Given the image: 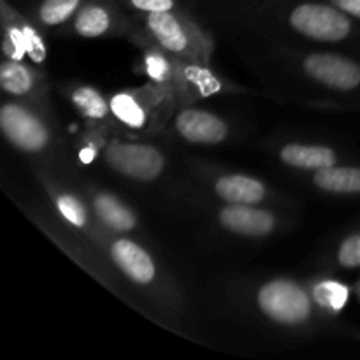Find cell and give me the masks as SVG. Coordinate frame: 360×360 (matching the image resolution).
Returning <instances> with one entry per match:
<instances>
[{"mask_svg": "<svg viewBox=\"0 0 360 360\" xmlns=\"http://www.w3.org/2000/svg\"><path fill=\"white\" fill-rule=\"evenodd\" d=\"M111 109L123 123L139 129L144 125V111L134 97L127 94H118L111 102Z\"/></svg>", "mask_w": 360, "mask_h": 360, "instance_id": "ac0fdd59", "label": "cell"}, {"mask_svg": "<svg viewBox=\"0 0 360 360\" xmlns=\"http://www.w3.org/2000/svg\"><path fill=\"white\" fill-rule=\"evenodd\" d=\"M0 84L11 95H25L34 86V74L27 65L7 60L0 67Z\"/></svg>", "mask_w": 360, "mask_h": 360, "instance_id": "9a60e30c", "label": "cell"}, {"mask_svg": "<svg viewBox=\"0 0 360 360\" xmlns=\"http://www.w3.org/2000/svg\"><path fill=\"white\" fill-rule=\"evenodd\" d=\"M94 206L97 217L101 218L108 227L120 232L132 231V229L136 227V217H134L132 211H130L125 204L120 202L116 197H112L111 193H97L94 199Z\"/></svg>", "mask_w": 360, "mask_h": 360, "instance_id": "4fadbf2b", "label": "cell"}, {"mask_svg": "<svg viewBox=\"0 0 360 360\" xmlns=\"http://www.w3.org/2000/svg\"><path fill=\"white\" fill-rule=\"evenodd\" d=\"M280 158L283 164L299 169H320L333 167L338 164V157L330 148L319 144H287L281 148Z\"/></svg>", "mask_w": 360, "mask_h": 360, "instance_id": "8fae6325", "label": "cell"}, {"mask_svg": "<svg viewBox=\"0 0 360 360\" xmlns=\"http://www.w3.org/2000/svg\"><path fill=\"white\" fill-rule=\"evenodd\" d=\"M338 262L347 269L360 267V234L348 236L340 246L338 252Z\"/></svg>", "mask_w": 360, "mask_h": 360, "instance_id": "44dd1931", "label": "cell"}, {"mask_svg": "<svg viewBox=\"0 0 360 360\" xmlns=\"http://www.w3.org/2000/svg\"><path fill=\"white\" fill-rule=\"evenodd\" d=\"M214 192L229 204H259L264 200L267 190L259 179L243 174H229L221 176L214 183Z\"/></svg>", "mask_w": 360, "mask_h": 360, "instance_id": "9c48e42d", "label": "cell"}, {"mask_svg": "<svg viewBox=\"0 0 360 360\" xmlns=\"http://www.w3.org/2000/svg\"><path fill=\"white\" fill-rule=\"evenodd\" d=\"M56 207L62 213V217L69 221L74 227L81 229L86 225V211H84L83 204L70 193H62L56 199Z\"/></svg>", "mask_w": 360, "mask_h": 360, "instance_id": "d6986e66", "label": "cell"}, {"mask_svg": "<svg viewBox=\"0 0 360 360\" xmlns=\"http://www.w3.org/2000/svg\"><path fill=\"white\" fill-rule=\"evenodd\" d=\"M0 129L11 144L27 153L44 150L49 141L44 123L27 108L13 102L0 109Z\"/></svg>", "mask_w": 360, "mask_h": 360, "instance_id": "277c9868", "label": "cell"}, {"mask_svg": "<svg viewBox=\"0 0 360 360\" xmlns=\"http://www.w3.org/2000/svg\"><path fill=\"white\" fill-rule=\"evenodd\" d=\"M104 158L109 167L136 181H153L165 165L160 151L150 144H109Z\"/></svg>", "mask_w": 360, "mask_h": 360, "instance_id": "3957f363", "label": "cell"}, {"mask_svg": "<svg viewBox=\"0 0 360 360\" xmlns=\"http://www.w3.org/2000/svg\"><path fill=\"white\" fill-rule=\"evenodd\" d=\"M176 129L183 139L195 144H218L229 132L224 120L202 109H183L176 116Z\"/></svg>", "mask_w": 360, "mask_h": 360, "instance_id": "8992f818", "label": "cell"}, {"mask_svg": "<svg viewBox=\"0 0 360 360\" xmlns=\"http://www.w3.org/2000/svg\"><path fill=\"white\" fill-rule=\"evenodd\" d=\"M146 25L158 44L167 51L183 53L188 48V35L185 32V25L178 16L172 14V11L148 14Z\"/></svg>", "mask_w": 360, "mask_h": 360, "instance_id": "30bf717a", "label": "cell"}, {"mask_svg": "<svg viewBox=\"0 0 360 360\" xmlns=\"http://www.w3.org/2000/svg\"><path fill=\"white\" fill-rule=\"evenodd\" d=\"M146 67L148 72H150L155 79H160V77H164L165 72H167V63H165V60L162 58L160 55H157V53H155V55H148Z\"/></svg>", "mask_w": 360, "mask_h": 360, "instance_id": "603a6c76", "label": "cell"}, {"mask_svg": "<svg viewBox=\"0 0 360 360\" xmlns=\"http://www.w3.org/2000/svg\"><path fill=\"white\" fill-rule=\"evenodd\" d=\"M220 224L239 236L260 238L274 229V217L253 204H232L220 211Z\"/></svg>", "mask_w": 360, "mask_h": 360, "instance_id": "52a82bcc", "label": "cell"}, {"mask_svg": "<svg viewBox=\"0 0 360 360\" xmlns=\"http://www.w3.org/2000/svg\"><path fill=\"white\" fill-rule=\"evenodd\" d=\"M333 6L340 7L343 13H347L348 16H354L360 20V0H327Z\"/></svg>", "mask_w": 360, "mask_h": 360, "instance_id": "cb8c5ba5", "label": "cell"}, {"mask_svg": "<svg viewBox=\"0 0 360 360\" xmlns=\"http://www.w3.org/2000/svg\"><path fill=\"white\" fill-rule=\"evenodd\" d=\"M315 185L333 193H360V167H326L316 171Z\"/></svg>", "mask_w": 360, "mask_h": 360, "instance_id": "7c38bea8", "label": "cell"}, {"mask_svg": "<svg viewBox=\"0 0 360 360\" xmlns=\"http://www.w3.org/2000/svg\"><path fill=\"white\" fill-rule=\"evenodd\" d=\"M288 23L304 37L320 42H338L350 35L352 21L333 4L302 2L290 11Z\"/></svg>", "mask_w": 360, "mask_h": 360, "instance_id": "6da1fadb", "label": "cell"}, {"mask_svg": "<svg viewBox=\"0 0 360 360\" xmlns=\"http://www.w3.org/2000/svg\"><path fill=\"white\" fill-rule=\"evenodd\" d=\"M81 2L83 0H44L39 7V18L48 27H56L79 11Z\"/></svg>", "mask_w": 360, "mask_h": 360, "instance_id": "e0dca14e", "label": "cell"}, {"mask_svg": "<svg viewBox=\"0 0 360 360\" xmlns=\"http://www.w3.org/2000/svg\"><path fill=\"white\" fill-rule=\"evenodd\" d=\"M111 27V14L102 4L90 2L84 4L76 14L74 20V28L81 37H101Z\"/></svg>", "mask_w": 360, "mask_h": 360, "instance_id": "5bb4252c", "label": "cell"}, {"mask_svg": "<svg viewBox=\"0 0 360 360\" xmlns=\"http://www.w3.org/2000/svg\"><path fill=\"white\" fill-rule=\"evenodd\" d=\"M257 302L267 319L283 326H297L311 315L308 294L290 280H273L266 283L259 290Z\"/></svg>", "mask_w": 360, "mask_h": 360, "instance_id": "7a4b0ae2", "label": "cell"}, {"mask_svg": "<svg viewBox=\"0 0 360 360\" xmlns=\"http://www.w3.org/2000/svg\"><path fill=\"white\" fill-rule=\"evenodd\" d=\"M130 6L134 9L141 11V13H165V11L174 9V0H129Z\"/></svg>", "mask_w": 360, "mask_h": 360, "instance_id": "7402d4cb", "label": "cell"}, {"mask_svg": "<svg viewBox=\"0 0 360 360\" xmlns=\"http://www.w3.org/2000/svg\"><path fill=\"white\" fill-rule=\"evenodd\" d=\"M111 257L116 266L136 283L146 285L153 281L157 273L153 259L137 243L130 239H118L111 245Z\"/></svg>", "mask_w": 360, "mask_h": 360, "instance_id": "ba28073f", "label": "cell"}, {"mask_svg": "<svg viewBox=\"0 0 360 360\" xmlns=\"http://www.w3.org/2000/svg\"><path fill=\"white\" fill-rule=\"evenodd\" d=\"M70 98H72L74 105L90 120L105 118L109 109H111L108 102H105V98L97 90H94L90 86L76 88L72 91V95H70Z\"/></svg>", "mask_w": 360, "mask_h": 360, "instance_id": "2e32d148", "label": "cell"}, {"mask_svg": "<svg viewBox=\"0 0 360 360\" xmlns=\"http://www.w3.org/2000/svg\"><path fill=\"white\" fill-rule=\"evenodd\" d=\"M315 295L323 306H329V308L333 309L343 308V304L348 299L347 288L340 283H333V281H327V283L319 285L315 290Z\"/></svg>", "mask_w": 360, "mask_h": 360, "instance_id": "ffe728a7", "label": "cell"}, {"mask_svg": "<svg viewBox=\"0 0 360 360\" xmlns=\"http://www.w3.org/2000/svg\"><path fill=\"white\" fill-rule=\"evenodd\" d=\"M304 70L313 81L340 91L360 86V65L350 58L333 53H313L306 56Z\"/></svg>", "mask_w": 360, "mask_h": 360, "instance_id": "5b68a950", "label": "cell"}]
</instances>
